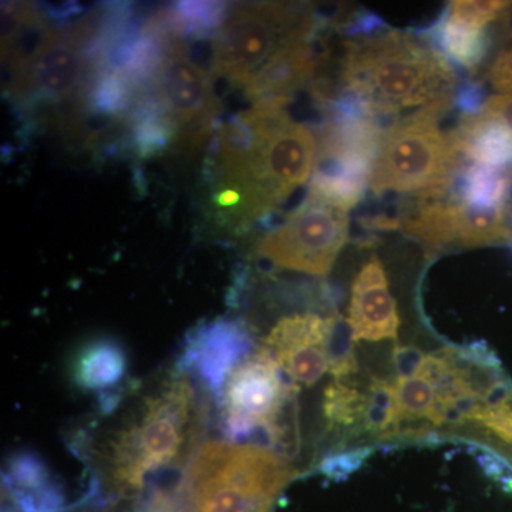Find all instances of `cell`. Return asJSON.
Masks as SVG:
<instances>
[{"mask_svg": "<svg viewBox=\"0 0 512 512\" xmlns=\"http://www.w3.org/2000/svg\"><path fill=\"white\" fill-rule=\"evenodd\" d=\"M289 100L255 101L222 123L212 148L218 214L235 227L268 220L312 177L315 134L289 116Z\"/></svg>", "mask_w": 512, "mask_h": 512, "instance_id": "6da1fadb", "label": "cell"}, {"mask_svg": "<svg viewBox=\"0 0 512 512\" xmlns=\"http://www.w3.org/2000/svg\"><path fill=\"white\" fill-rule=\"evenodd\" d=\"M460 153L483 167L511 170L512 131L483 113L463 114L450 131Z\"/></svg>", "mask_w": 512, "mask_h": 512, "instance_id": "2e32d148", "label": "cell"}, {"mask_svg": "<svg viewBox=\"0 0 512 512\" xmlns=\"http://www.w3.org/2000/svg\"><path fill=\"white\" fill-rule=\"evenodd\" d=\"M336 316L298 313L282 318L266 336L264 349L293 383L312 386L329 370Z\"/></svg>", "mask_w": 512, "mask_h": 512, "instance_id": "30bf717a", "label": "cell"}, {"mask_svg": "<svg viewBox=\"0 0 512 512\" xmlns=\"http://www.w3.org/2000/svg\"><path fill=\"white\" fill-rule=\"evenodd\" d=\"M412 207L400 215V228L419 241L427 256L440 254L454 244H460L463 201L456 191L412 195Z\"/></svg>", "mask_w": 512, "mask_h": 512, "instance_id": "4fadbf2b", "label": "cell"}, {"mask_svg": "<svg viewBox=\"0 0 512 512\" xmlns=\"http://www.w3.org/2000/svg\"><path fill=\"white\" fill-rule=\"evenodd\" d=\"M457 109L463 114H476L483 110L485 104V92L481 83L468 80L457 87L454 93Z\"/></svg>", "mask_w": 512, "mask_h": 512, "instance_id": "cb8c5ba5", "label": "cell"}, {"mask_svg": "<svg viewBox=\"0 0 512 512\" xmlns=\"http://www.w3.org/2000/svg\"><path fill=\"white\" fill-rule=\"evenodd\" d=\"M488 80L498 92L512 93V45L495 59L488 72Z\"/></svg>", "mask_w": 512, "mask_h": 512, "instance_id": "d4e9b609", "label": "cell"}, {"mask_svg": "<svg viewBox=\"0 0 512 512\" xmlns=\"http://www.w3.org/2000/svg\"><path fill=\"white\" fill-rule=\"evenodd\" d=\"M348 238V211L308 192L298 208L259 239L256 254L279 268L326 276Z\"/></svg>", "mask_w": 512, "mask_h": 512, "instance_id": "ba28073f", "label": "cell"}, {"mask_svg": "<svg viewBox=\"0 0 512 512\" xmlns=\"http://www.w3.org/2000/svg\"><path fill=\"white\" fill-rule=\"evenodd\" d=\"M167 33L163 56L147 93L156 99L174 130V143L183 150L201 146L215 126L220 101L212 87L211 72L195 62L188 40L165 10Z\"/></svg>", "mask_w": 512, "mask_h": 512, "instance_id": "52a82bcc", "label": "cell"}, {"mask_svg": "<svg viewBox=\"0 0 512 512\" xmlns=\"http://www.w3.org/2000/svg\"><path fill=\"white\" fill-rule=\"evenodd\" d=\"M457 84L453 66L429 40L387 29L346 42L338 87L339 93L362 100L369 116L387 130L383 120L453 96Z\"/></svg>", "mask_w": 512, "mask_h": 512, "instance_id": "7a4b0ae2", "label": "cell"}, {"mask_svg": "<svg viewBox=\"0 0 512 512\" xmlns=\"http://www.w3.org/2000/svg\"><path fill=\"white\" fill-rule=\"evenodd\" d=\"M451 109H456L454 94L394 121L384 131L370 175L373 194L379 197L387 192L419 195L453 190L466 157L451 133L439 128V121Z\"/></svg>", "mask_w": 512, "mask_h": 512, "instance_id": "3957f363", "label": "cell"}, {"mask_svg": "<svg viewBox=\"0 0 512 512\" xmlns=\"http://www.w3.org/2000/svg\"><path fill=\"white\" fill-rule=\"evenodd\" d=\"M281 372L264 349L235 367L222 390V417L229 439H248L261 429L271 437L295 409L298 389L286 384Z\"/></svg>", "mask_w": 512, "mask_h": 512, "instance_id": "9c48e42d", "label": "cell"}, {"mask_svg": "<svg viewBox=\"0 0 512 512\" xmlns=\"http://www.w3.org/2000/svg\"><path fill=\"white\" fill-rule=\"evenodd\" d=\"M323 29L322 15L303 3H235L212 37L211 73L244 89L279 50Z\"/></svg>", "mask_w": 512, "mask_h": 512, "instance_id": "277c9868", "label": "cell"}, {"mask_svg": "<svg viewBox=\"0 0 512 512\" xmlns=\"http://www.w3.org/2000/svg\"><path fill=\"white\" fill-rule=\"evenodd\" d=\"M478 460L487 476L494 478L498 483L505 485L507 490L512 491V467L503 457L491 453L490 450H485L483 454H480Z\"/></svg>", "mask_w": 512, "mask_h": 512, "instance_id": "484cf974", "label": "cell"}, {"mask_svg": "<svg viewBox=\"0 0 512 512\" xmlns=\"http://www.w3.org/2000/svg\"><path fill=\"white\" fill-rule=\"evenodd\" d=\"M370 456V450H353L346 453L333 454L322 463V471L333 480H343L355 473L363 461Z\"/></svg>", "mask_w": 512, "mask_h": 512, "instance_id": "603a6c76", "label": "cell"}, {"mask_svg": "<svg viewBox=\"0 0 512 512\" xmlns=\"http://www.w3.org/2000/svg\"><path fill=\"white\" fill-rule=\"evenodd\" d=\"M335 379L325 390V417L329 429L359 434L367 431L370 409V384L360 389L357 383Z\"/></svg>", "mask_w": 512, "mask_h": 512, "instance_id": "d6986e66", "label": "cell"}, {"mask_svg": "<svg viewBox=\"0 0 512 512\" xmlns=\"http://www.w3.org/2000/svg\"><path fill=\"white\" fill-rule=\"evenodd\" d=\"M508 8L510 3L507 2H451L444 13L448 19L460 25L484 29Z\"/></svg>", "mask_w": 512, "mask_h": 512, "instance_id": "7402d4cb", "label": "cell"}, {"mask_svg": "<svg viewBox=\"0 0 512 512\" xmlns=\"http://www.w3.org/2000/svg\"><path fill=\"white\" fill-rule=\"evenodd\" d=\"M471 423L490 431L512 448V393L505 387L471 414Z\"/></svg>", "mask_w": 512, "mask_h": 512, "instance_id": "44dd1931", "label": "cell"}, {"mask_svg": "<svg viewBox=\"0 0 512 512\" xmlns=\"http://www.w3.org/2000/svg\"><path fill=\"white\" fill-rule=\"evenodd\" d=\"M512 244V229L501 207L466 204L461 214L460 245L467 248Z\"/></svg>", "mask_w": 512, "mask_h": 512, "instance_id": "ffe728a7", "label": "cell"}, {"mask_svg": "<svg viewBox=\"0 0 512 512\" xmlns=\"http://www.w3.org/2000/svg\"><path fill=\"white\" fill-rule=\"evenodd\" d=\"M481 113L512 131V93L500 94L485 101Z\"/></svg>", "mask_w": 512, "mask_h": 512, "instance_id": "4316f807", "label": "cell"}, {"mask_svg": "<svg viewBox=\"0 0 512 512\" xmlns=\"http://www.w3.org/2000/svg\"><path fill=\"white\" fill-rule=\"evenodd\" d=\"M126 370V352L117 340L94 339L74 356L73 382L87 392H104L119 384Z\"/></svg>", "mask_w": 512, "mask_h": 512, "instance_id": "e0dca14e", "label": "cell"}, {"mask_svg": "<svg viewBox=\"0 0 512 512\" xmlns=\"http://www.w3.org/2000/svg\"><path fill=\"white\" fill-rule=\"evenodd\" d=\"M194 393L177 379L150 397L143 412L113 443L110 474L121 490H138L150 474L170 466L183 451L190 429Z\"/></svg>", "mask_w": 512, "mask_h": 512, "instance_id": "8992f818", "label": "cell"}, {"mask_svg": "<svg viewBox=\"0 0 512 512\" xmlns=\"http://www.w3.org/2000/svg\"><path fill=\"white\" fill-rule=\"evenodd\" d=\"M348 323L355 342L397 338L399 312L390 293L386 271L376 256L362 266L353 282Z\"/></svg>", "mask_w": 512, "mask_h": 512, "instance_id": "7c38bea8", "label": "cell"}, {"mask_svg": "<svg viewBox=\"0 0 512 512\" xmlns=\"http://www.w3.org/2000/svg\"><path fill=\"white\" fill-rule=\"evenodd\" d=\"M244 326L234 320L217 319L200 326L188 338L181 366L197 373L215 396H220L229 375L241 365L251 349Z\"/></svg>", "mask_w": 512, "mask_h": 512, "instance_id": "8fae6325", "label": "cell"}, {"mask_svg": "<svg viewBox=\"0 0 512 512\" xmlns=\"http://www.w3.org/2000/svg\"><path fill=\"white\" fill-rule=\"evenodd\" d=\"M291 478L281 457L254 444L212 441L188 473L195 512H269Z\"/></svg>", "mask_w": 512, "mask_h": 512, "instance_id": "5b68a950", "label": "cell"}, {"mask_svg": "<svg viewBox=\"0 0 512 512\" xmlns=\"http://www.w3.org/2000/svg\"><path fill=\"white\" fill-rule=\"evenodd\" d=\"M302 39L289 43L249 80L244 92L248 99L289 100L305 84L313 83L320 66V53L315 40Z\"/></svg>", "mask_w": 512, "mask_h": 512, "instance_id": "5bb4252c", "label": "cell"}, {"mask_svg": "<svg viewBox=\"0 0 512 512\" xmlns=\"http://www.w3.org/2000/svg\"><path fill=\"white\" fill-rule=\"evenodd\" d=\"M419 35L443 53L448 62L470 73L477 72L490 49V39L484 29L460 25L448 19L446 13L430 29L420 30Z\"/></svg>", "mask_w": 512, "mask_h": 512, "instance_id": "ac0fdd59", "label": "cell"}, {"mask_svg": "<svg viewBox=\"0 0 512 512\" xmlns=\"http://www.w3.org/2000/svg\"><path fill=\"white\" fill-rule=\"evenodd\" d=\"M6 487L25 512H56L64 505L60 485L40 457L22 451L10 458L5 474Z\"/></svg>", "mask_w": 512, "mask_h": 512, "instance_id": "9a60e30c", "label": "cell"}]
</instances>
